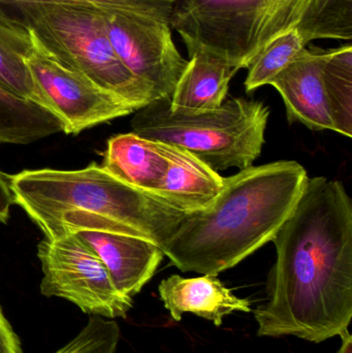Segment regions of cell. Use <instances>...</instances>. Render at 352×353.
Returning a JSON list of instances; mask_svg holds the SVG:
<instances>
[{
    "label": "cell",
    "instance_id": "6da1fadb",
    "mask_svg": "<svg viewBox=\"0 0 352 353\" xmlns=\"http://www.w3.org/2000/svg\"><path fill=\"white\" fill-rule=\"evenodd\" d=\"M268 301L254 309L258 337L322 343L352 319V201L342 182L308 176L303 194L273 239Z\"/></svg>",
    "mask_w": 352,
    "mask_h": 353
},
{
    "label": "cell",
    "instance_id": "7a4b0ae2",
    "mask_svg": "<svg viewBox=\"0 0 352 353\" xmlns=\"http://www.w3.org/2000/svg\"><path fill=\"white\" fill-rule=\"evenodd\" d=\"M307 172L295 161L223 176L220 192L185 214L163 252L184 273L218 276L272 242L303 194Z\"/></svg>",
    "mask_w": 352,
    "mask_h": 353
},
{
    "label": "cell",
    "instance_id": "3957f363",
    "mask_svg": "<svg viewBox=\"0 0 352 353\" xmlns=\"http://www.w3.org/2000/svg\"><path fill=\"white\" fill-rule=\"evenodd\" d=\"M8 180L14 203L49 240L95 230L140 236L163 250L186 214L96 163L76 171L29 170Z\"/></svg>",
    "mask_w": 352,
    "mask_h": 353
},
{
    "label": "cell",
    "instance_id": "277c9868",
    "mask_svg": "<svg viewBox=\"0 0 352 353\" xmlns=\"http://www.w3.org/2000/svg\"><path fill=\"white\" fill-rule=\"evenodd\" d=\"M171 26L186 48H202L240 70L289 31L309 43H351L352 0H178Z\"/></svg>",
    "mask_w": 352,
    "mask_h": 353
},
{
    "label": "cell",
    "instance_id": "5b68a950",
    "mask_svg": "<svg viewBox=\"0 0 352 353\" xmlns=\"http://www.w3.org/2000/svg\"><path fill=\"white\" fill-rule=\"evenodd\" d=\"M270 109L262 101L233 97L208 113H174L169 99L134 112L130 125L142 138L186 149L215 172L252 167L262 154Z\"/></svg>",
    "mask_w": 352,
    "mask_h": 353
},
{
    "label": "cell",
    "instance_id": "8992f818",
    "mask_svg": "<svg viewBox=\"0 0 352 353\" xmlns=\"http://www.w3.org/2000/svg\"><path fill=\"white\" fill-rule=\"evenodd\" d=\"M27 29L60 63L136 110L158 99L120 60L110 41L103 12L62 6L33 16Z\"/></svg>",
    "mask_w": 352,
    "mask_h": 353
},
{
    "label": "cell",
    "instance_id": "52a82bcc",
    "mask_svg": "<svg viewBox=\"0 0 352 353\" xmlns=\"http://www.w3.org/2000/svg\"><path fill=\"white\" fill-rule=\"evenodd\" d=\"M37 257L43 275V296L63 299L91 316L126 319L132 298L115 288L103 261L76 234L45 238L37 246Z\"/></svg>",
    "mask_w": 352,
    "mask_h": 353
},
{
    "label": "cell",
    "instance_id": "ba28073f",
    "mask_svg": "<svg viewBox=\"0 0 352 353\" xmlns=\"http://www.w3.org/2000/svg\"><path fill=\"white\" fill-rule=\"evenodd\" d=\"M103 22L124 65L158 99H171L188 63L174 41L171 14H103Z\"/></svg>",
    "mask_w": 352,
    "mask_h": 353
},
{
    "label": "cell",
    "instance_id": "9c48e42d",
    "mask_svg": "<svg viewBox=\"0 0 352 353\" xmlns=\"http://www.w3.org/2000/svg\"><path fill=\"white\" fill-rule=\"evenodd\" d=\"M31 37L33 48L25 61L45 107L63 122L64 134H79L136 111L123 99L60 63Z\"/></svg>",
    "mask_w": 352,
    "mask_h": 353
},
{
    "label": "cell",
    "instance_id": "30bf717a",
    "mask_svg": "<svg viewBox=\"0 0 352 353\" xmlns=\"http://www.w3.org/2000/svg\"><path fill=\"white\" fill-rule=\"evenodd\" d=\"M322 51L315 46L306 47L269 85L280 93L289 123L299 122L316 132H334L322 80Z\"/></svg>",
    "mask_w": 352,
    "mask_h": 353
},
{
    "label": "cell",
    "instance_id": "8fae6325",
    "mask_svg": "<svg viewBox=\"0 0 352 353\" xmlns=\"http://www.w3.org/2000/svg\"><path fill=\"white\" fill-rule=\"evenodd\" d=\"M74 234L94 251L115 288L130 298L150 281L165 257L161 247L140 236L95 230Z\"/></svg>",
    "mask_w": 352,
    "mask_h": 353
},
{
    "label": "cell",
    "instance_id": "7c38bea8",
    "mask_svg": "<svg viewBox=\"0 0 352 353\" xmlns=\"http://www.w3.org/2000/svg\"><path fill=\"white\" fill-rule=\"evenodd\" d=\"M158 292L175 321H181L185 313H191L220 327L227 315L252 312L250 301L234 294L217 276L184 278L172 275L161 282Z\"/></svg>",
    "mask_w": 352,
    "mask_h": 353
},
{
    "label": "cell",
    "instance_id": "4fadbf2b",
    "mask_svg": "<svg viewBox=\"0 0 352 353\" xmlns=\"http://www.w3.org/2000/svg\"><path fill=\"white\" fill-rule=\"evenodd\" d=\"M187 51L189 59L169 107L174 113L186 115L215 111L227 99L229 83L239 70L202 48H187Z\"/></svg>",
    "mask_w": 352,
    "mask_h": 353
},
{
    "label": "cell",
    "instance_id": "5bb4252c",
    "mask_svg": "<svg viewBox=\"0 0 352 353\" xmlns=\"http://www.w3.org/2000/svg\"><path fill=\"white\" fill-rule=\"evenodd\" d=\"M169 165L154 196L184 213L206 208L220 192L223 176L196 155L167 144Z\"/></svg>",
    "mask_w": 352,
    "mask_h": 353
},
{
    "label": "cell",
    "instance_id": "9a60e30c",
    "mask_svg": "<svg viewBox=\"0 0 352 353\" xmlns=\"http://www.w3.org/2000/svg\"><path fill=\"white\" fill-rule=\"evenodd\" d=\"M167 165V144L130 132L107 141L101 167L125 184L154 195Z\"/></svg>",
    "mask_w": 352,
    "mask_h": 353
},
{
    "label": "cell",
    "instance_id": "2e32d148",
    "mask_svg": "<svg viewBox=\"0 0 352 353\" xmlns=\"http://www.w3.org/2000/svg\"><path fill=\"white\" fill-rule=\"evenodd\" d=\"M62 6L119 14H172L173 10L169 0H0V23L28 30L27 25L33 16Z\"/></svg>",
    "mask_w": 352,
    "mask_h": 353
},
{
    "label": "cell",
    "instance_id": "e0dca14e",
    "mask_svg": "<svg viewBox=\"0 0 352 353\" xmlns=\"http://www.w3.org/2000/svg\"><path fill=\"white\" fill-rule=\"evenodd\" d=\"M59 132L58 116L0 85V144L28 145Z\"/></svg>",
    "mask_w": 352,
    "mask_h": 353
},
{
    "label": "cell",
    "instance_id": "ac0fdd59",
    "mask_svg": "<svg viewBox=\"0 0 352 353\" xmlns=\"http://www.w3.org/2000/svg\"><path fill=\"white\" fill-rule=\"evenodd\" d=\"M322 80L334 132L352 137V46L322 50Z\"/></svg>",
    "mask_w": 352,
    "mask_h": 353
},
{
    "label": "cell",
    "instance_id": "d6986e66",
    "mask_svg": "<svg viewBox=\"0 0 352 353\" xmlns=\"http://www.w3.org/2000/svg\"><path fill=\"white\" fill-rule=\"evenodd\" d=\"M32 48L30 31L0 23V85L47 109L25 61Z\"/></svg>",
    "mask_w": 352,
    "mask_h": 353
},
{
    "label": "cell",
    "instance_id": "ffe728a7",
    "mask_svg": "<svg viewBox=\"0 0 352 353\" xmlns=\"http://www.w3.org/2000/svg\"><path fill=\"white\" fill-rule=\"evenodd\" d=\"M308 45L307 39L295 30L273 39L250 62L247 78L244 83L246 92H253L270 84L271 81L287 68Z\"/></svg>",
    "mask_w": 352,
    "mask_h": 353
},
{
    "label": "cell",
    "instance_id": "44dd1931",
    "mask_svg": "<svg viewBox=\"0 0 352 353\" xmlns=\"http://www.w3.org/2000/svg\"><path fill=\"white\" fill-rule=\"evenodd\" d=\"M120 335L115 319L90 316L80 333L54 353H116Z\"/></svg>",
    "mask_w": 352,
    "mask_h": 353
},
{
    "label": "cell",
    "instance_id": "7402d4cb",
    "mask_svg": "<svg viewBox=\"0 0 352 353\" xmlns=\"http://www.w3.org/2000/svg\"><path fill=\"white\" fill-rule=\"evenodd\" d=\"M14 203L8 176L0 172V222L6 223L10 218V207Z\"/></svg>",
    "mask_w": 352,
    "mask_h": 353
},
{
    "label": "cell",
    "instance_id": "603a6c76",
    "mask_svg": "<svg viewBox=\"0 0 352 353\" xmlns=\"http://www.w3.org/2000/svg\"><path fill=\"white\" fill-rule=\"evenodd\" d=\"M341 337V346L338 353H352V337L349 331L344 332Z\"/></svg>",
    "mask_w": 352,
    "mask_h": 353
},
{
    "label": "cell",
    "instance_id": "cb8c5ba5",
    "mask_svg": "<svg viewBox=\"0 0 352 353\" xmlns=\"http://www.w3.org/2000/svg\"><path fill=\"white\" fill-rule=\"evenodd\" d=\"M169 1H171L172 3H175V2L178 1V0H169Z\"/></svg>",
    "mask_w": 352,
    "mask_h": 353
}]
</instances>
